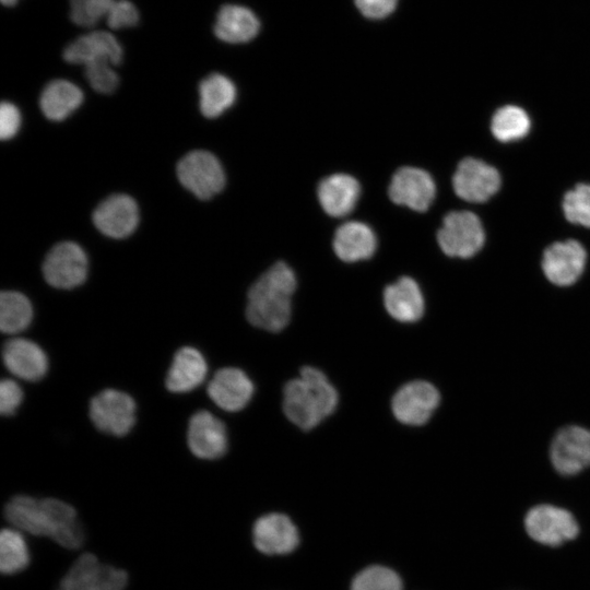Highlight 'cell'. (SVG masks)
Returning <instances> with one entry per match:
<instances>
[{
	"instance_id": "1",
	"label": "cell",
	"mask_w": 590,
	"mask_h": 590,
	"mask_svg": "<svg viewBox=\"0 0 590 590\" xmlns=\"http://www.w3.org/2000/svg\"><path fill=\"white\" fill-rule=\"evenodd\" d=\"M295 288L294 271L285 262L274 263L248 291V321L270 332L283 330L291 319V297Z\"/></svg>"
},
{
	"instance_id": "2",
	"label": "cell",
	"mask_w": 590,
	"mask_h": 590,
	"mask_svg": "<svg viewBox=\"0 0 590 590\" xmlns=\"http://www.w3.org/2000/svg\"><path fill=\"white\" fill-rule=\"evenodd\" d=\"M339 401L335 388L322 371L305 366L283 390V411L302 429H311L332 414Z\"/></svg>"
},
{
	"instance_id": "3",
	"label": "cell",
	"mask_w": 590,
	"mask_h": 590,
	"mask_svg": "<svg viewBox=\"0 0 590 590\" xmlns=\"http://www.w3.org/2000/svg\"><path fill=\"white\" fill-rule=\"evenodd\" d=\"M437 240L447 256L471 258L483 247L485 232L481 220L474 213L453 211L444 217Z\"/></svg>"
},
{
	"instance_id": "4",
	"label": "cell",
	"mask_w": 590,
	"mask_h": 590,
	"mask_svg": "<svg viewBox=\"0 0 590 590\" xmlns=\"http://www.w3.org/2000/svg\"><path fill=\"white\" fill-rule=\"evenodd\" d=\"M180 184L201 200L217 194L225 186V173L215 155L197 150L187 153L177 164Z\"/></svg>"
},
{
	"instance_id": "5",
	"label": "cell",
	"mask_w": 590,
	"mask_h": 590,
	"mask_svg": "<svg viewBox=\"0 0 590 590\" xmlns=\"http://www.w3.org/2000/svg\"><path fill=\"white\" fill-rule=\"evenodd\" d=\"M87 271V256L73 241H62L54 246L43 263L46 282L60 290H71L83 284Z\"/></svg>"
},
{
	"instance_id": "6",
	"label": "cell",
	"mask_w": 590,
	"mask_h": 590,
	"mask_svg": "<svg viewBox=\"0 0 590 590\" xmlns=\"http://www.w3.org/2000/svg\"><path fill=\"white\" fill-rule=\"evenodd\" d=\"M524 527L531 539L550 546L570 541L579 532L577 520L568 510L547 504L531 508Z\"/></svg>"
},
{
	"instance_id": "7",
	"label": "cell",
	"mask_w": 590,
	"mask_h": 590,
	"mask_svg": "<svg viewBox=\"0 0 590 590\" xmlns=\"http://www.w3.org/2000/svg\"><path fill=\"white\" fill-rule=\"evenodd\" d=\"M90 417L101 432L123 436L134 425L135 403L122 391L106 389L91 400Z\"/></svg>"
},
{
	"instance_id": "8",
	"label": "cell",
	"mask_w": 590,
	"mask_h": 590,
	"mask_svg": "<svg viewBox=\"0 0 590 590\" xmlns=\"http://www.w3.org/2000/svg\"><path fill=\"white\" fill-rule=\"evenodd\" d=\"M550 457L563 475H575L590 467V429L579 425L560 428L552 439Z\"/></svg>"
},
{
	"instance_id": "9",
	"label": "cell",
	"mask_w": 590,
	"mask_h": 590,
	"mask_svg": "<svg viewBox=\"0 0 590 590\" xmlns=\"http://www.w3.org/2000/svg\"><path fill=\"white\" fill-rule=\"evenodd\" d=\"M439 401L440 396L435 386L425 380H414L394 393L391 409L399 422L420 426L430 418Z\"/></svg>"
},
{
	"instance_id": "10",
	"label": "cell",
	"mask_w": 590,
	"mask_h": 590,
	"mask_svg": "<svg viewBox=\"0 0 590 590\" xmlns=\"http://www.w3.org/2000/svg\"><path fill=\"white\" fill-rule=\"evenodd\" d=\"M452 186L460 199L480 203L498 191L500 175L495 167L484 161L467 157L458 164L452 177Z\"/></svg>"
},
{
	"instance_id": "11",
	"label": "cell",
	"mask_w": 590,
	"mask_h": 590,
	"mask_svg": "<svg viewBox=\"0 0 590 590\" xmlns=\"http://www.w3.org/2000/svg\"><path fill=\"white\" fill-rule=\"evenodd\" d=\"M587 252L577 240L567 239L548 246L542 258L545 278L557 286H569L577 282L585 271Z\"/></svg>"
},
{
	"instance_id": "12",
	"label": "cell",
	"mask_w": 590,
	"mask_h": 590,
	"mask_svg": "<svg viewBox=\"0 0 590 590\" xmlns=\"http://www.w3.org/2000/svg\"><path fill=\"white\" fill-rule=\"evenodd\" d=\"M388 192L392 202L423 212L435 199L436 185L427 172L406 166L394 173Z\"/></svg>"
},
{
	"instance_id": "13",
	"label": "cell",
	"mask_w": 590,
	"mask_h": 590,
	"mask_svg": "<svg viewBox=\"0 0 590 590\" xmlns=\"http://www.w3.org/2000/svg\"><path fill=\"white\" fill-rule=\"evenodd\" d=\"M96 228L110 238L131 235L139 223V209L127 194H113L103 200L93 212Z\"/></svg>"
},
{
	"instance_id": "14",
	"label": "cell",
	"mask_w": 590,
	"mask_h": 590,
	"mask_svg": "<svg viewBox=\"0 0 590 590\" xmlns=\"http://www.w3.org/2000/svg\"><path fill=\"white\" fill-rule=\"evenodd\" d=\"M187 442L200 459H217L227 450V432L222 421L208 411L194 413L188 424Z\"/></svg>"
},
{
	"instance_id": "15",
	"label": "cell",
	"mask_w": 590,
	"mask_h": 590,
	"mask_svg": "<svg viewBox=\"0 0 590 590\" xmlns=\"http://www.w3.org/2000/svg\"><path fill=\"white\" fill-rule=\"evenodd\" d=\"M122 54V47L113 34L95 31L70 43L63 50V59L84 67L95 62L116 66L121 62Z\"/></svg>"
},
{
	"instance_id": "16",
	"label": "cell",
	"mask_w": 590,
	"mask_h": 590,
	"mask_svg": "<svg viewBox=\"0 0 590 590\" xmlns=\"http://www.w3.org/2000/svg\"><path fill=\"white\" fill-rule=\"evenodd\" d=\"M206 391L217 406L228 412H237L249 403L255 388L243 370L226 367L214 374Z\"/></svg>"
},
{
	"instance_id": "17",
	"label": "cell",
	"mask_w": 590,
	"mask_h": 590,
	"mask_svg": "<svg viewBox=\"0 0 590 590\" xmlns=\"http://www.w3.org/2000/svg\"><path fill=\"white\" fill-rule=\"evenodd\" d=\"M256 547L269 555L287 554L298 544V532L292 520L282 514H268L253 524Z\"/></svg>"
},
{
	"instance_id": "18",
	"label": "cell",
	"mask_w": 590,
	"mask_h": 590,
	"mask_svg": "<svg viewBox=\"0 0 590 590\" xmlns=\"http://www.w3.org/2000/svg\"><path fill=\"white\" fill-rule=\"evenodd\" d=\"M2 359L11 374L28 381L40 380L48 369V359L43 349L23 338H12L4 343Z\"/></svg>"
},
{
	"instance_id": "19",
	"label": "cell",
	"mask_w": 590,
	"mask_h": 590,
	"mask_svg": "<svg viewBox=\"0 0 590 590\" xmlns=\"http://www.w3.org/2000/svg\"><path fill=\"white\" fill-rule=\"evenodd\" d=\"M4 517L12 528L35 536L49 538V516L44 499L16 495L4 506Z\"/></svg>"
},
{
	"instance_id": "20",
	"label": "cell",
	"mask_w": 590,
	"mask_h": 590,
	"mask_svg": "<svg viewBox=\"0 0 590 590\" xmlns=\"http://www.w3.org/2000/svg\"><path fill=\"white\" fill-rule=\"evenodd\" d=\"M388 314L400 322H414L424 314V297L418 284L409 276L400 278L384 292Z\"/></svg>"
},
{
	"instance_id": "21",
	"label": "cell",
	"mask_w": 590,
	"mask_h": 590,
	"mask_svg": "<svg viewBox=\"0 0 590 590\" xmlns=\"http://www.w3.org/2000/svg\"><path fill=\"white\" fill-rule=\"evenodd\" d=\"M208 365L197 349L184 346L177 351L166 376V387L174 393L198 388L205 379Z\"/></svg>"
},
{
	"instance_id": "22",
	"label": "cell",
	"mask_w": 590,
	"mask_h": 590,
	"mask_svg": "<svg viewBox=\"0 0 590 590\" xmlns=\"http://www.w3.org/2000/svg\"><path fill=\"white\" fill-rule=\"evenodd\" d=\"M358 181L347 174H333L318 186V199L324 212L334 217L349 214L359 197Z\"/></svg>"
},
{
	"instance_id": "23",
	"label": "cell",
	"mask_w": 590,
	"mask_h": 590,
	"mask_svg": "<svg viewBox=\"0 0 590 590\" xmlns=\"http://www.w3.org/2000/svg\"><path fill=\"white\" fill-rule=\"evenodd\" d=\"M376 245L374 232L362 222L344 223L337 229L333 238L334 252L345 262L370 258L376 250Z\"/></svg>"
},
{
	"instance_id": "24",
	"label": "cell",
	"mask_w": 590,
	"mask_h": 590,
	"mask_svg": "<svg viewBox=\"0 0 590 590\" xmlns=\"http://www.w3.org/2000/svg\"><path fill=\"white\" fill-rule=\"evenodd\" d=\"M260 23L249 9L226 4L221 8L214 24V33L223 42L239 44L252 39L259 32Z\"/></svg>"
},
{
	"instance_id": "25",
	"label": "cell",
	"mask_w": 590,
	"mask_h": 590,
	"mask_svg": "<svg viewBox=\"0 0 590 590\" xmlns=\"http://www.w3.org/2000/svg\"><path fill=\"white\" fill-rule=\"evenodd\" d=\"M50 517V539L68 550H76L84 542V530L75 509L57 498H45Z\"/></svg>"
},
{
	"instance_id": "26",
	"label": "cell",
	"mask_w": 590,
	"mask_h": 590,
	"mask_svg": "<svg viewBox=\"0 0 590 590\" xmlns=\"http://www.w3.org/2000/svg\"><path fill=\"white\" fill-rule=\"evenodd\" d=\"M83 102V92L67 80H54L43 90L39 106L46 118L61 121L70 116Z\"/></svg>"
},
{
	"instance_id": "27",
	"label": "cell",
	"mask_w": 590,
	"mask_h": 590,
	"mask_svg": "<svg viewBox=\"0 0 590 590\" xmlns=\"http://www.w3.org/2000/svg\"><path fill=\"white\" fill-rule=\"evenodd\" d=\"M199 96V106L203 116L215 118L234 104L236 87L227 76L212 73L200 82Z\"/></svg>"
},
{
	"instance_id": "28",
	"label": "cell",
	"mask_w": 590,
	"mask_h": 590,
	"mask_svg": "<svg viewBox=\"0 0 590 590\" xmlns=\"http://www.w3.org/2000/svg\"><path fill=\"white\" fill-rule=\"evenodd\" d=\"M33 319V307L28 298L20 292L4 291L0 295V329L3 333L15 334L24 331Z\"/></svg>"
},
{
	"instance_id": "29",
	"label": "cell",
	"mask_w": 590,
	"mask_h": 590,
	"mask_svg": "<svg viewBox=\"0 0 590 590\" xmlns=\"http://www.w3.org/2000/svg\"><path fill=\"white\" fill-rule=\"evenodd\" d=\"M31 553L24 533L9 527L0 534V570L3 575L23 571L30 564Z\"/></svg>"
},
{
	"instance_id": "30",
	"label": "cell",
	"mask_w": 590,
	"mask_h": 590,
	"mask_svg": "<svg viewBox=\"0 0 590 590\" xmlns=\"http://www.w3.org/2000/svg\"><path fill=\"white\" fill-rule=\"evenodd\" d=\"M103 566L94 554H82L61 578L57 590H99Z\"/></svg>"
},
{
	"instance_id": "31",
	"label": "cell",
	"mask_w": 590,
	"mask_h": 590,
	"mask_svg": "<svg viewBox=\"0 0 590 590\" xmlns=\"http://www.w3.org/2000/svg\"><path fill=\"white\" fill-rule=\"evenodd\" d=\"M531 128L530 117L522 108L506 105L492 117L491 130L500 142H512L524 138Z\"/></svg>"
},
{
	"instance_id": "32",
	"label": "cell",
	"mask_w": 590,
	"mask_h": 590,
	"mask_svg": "<svg viewBox=\"0 0 590 590\" xmlns=\"http://www.w3.org/2000/svg\"><path fill=\"white\" fill-rule=\"evenodd\" d=\"M563 212L570 223L590 227V185L579 184L567 191L563 199Z\"/></svg>"
},
{
	"instance_id": "33",
	"label": "cell",
	"mask_w": 590,
	"mask_h": 590,
	"mask_svg": "<svg viewBox=\"0 0 590 590\" xmlns=\"http://www.w3.org/2000/svg\"><path fill=\"white\" fill-rule=\"evenodd\" d=\"M351 590H402V582L393 570L370 566L354 578Z\"/></svg>"
},
{
	"instance_id": "34",
	"label": "cell",
	"mask_w": 590,
	"mask_h": 590,
	"mask_svg": "<svg viewBox=\"0 0 590 590\" xmlns=\"http://www.w3.org/2000/svg\"><path fill=\"white\" fill-rule=\"evenodd\" d=\"M114 0H70V17L80 26L96 25L107 16Z\"/></svg>"
},
{
	"instance_id": "35",
	"label": "cell",
	"mask_w": 590,
	"mask_h": 590,
	"mask_svg": "<svg viewBox=\"0 0 590 590\" xmlns=\"http://www.w3.org/2000/svg\"><path fill=\"white\" fill-rule=\"evenodd\" d=\"M113 66L109 62H95L85 66V78L93 90L110 94L117 88L119 78Z\"/></svg>"
},
{
	"instance_id": "36",
	"label": "cell",
	"mask_w": 590,
	"mask_h": 590,
	"mask_svg": "<svg viewBox=\"0 0 590 590\" xmlns=\"http://www.w3.org/2000/svg\"><path fill=\"white\" fill-rule=\"evenodd\" d=\"M106 20L113 30L132 27L139 22V11L129 0H114Z\"/></svg>"
},
{
	"instance_id": "37",
	"label": "cell",
	"mask_w": 590,
	"mask_h": 590,
	"mask_svg": "<svg viewBox=\"0 0 590 590\" xmlns=\"http://www.w3.org/2000/svg\"><path fill=\"white\" fill-rule=\"evenodd\" d=\"M23 399L21 387L11 379H3L0 384V412L2 415H12Z\"/></svg>"
},
{
	"instance_id": "38",
	"label": "cell",
	"mask_w": 590,
	"mask_h": 590,
	"mask_svg": "<svg viewBox=\"0 0 590 590\" xmlns=\"http://www.w3.org/2000/svg\"><path fill=\"white\" fill-rule=\"evenodd\" d=\"M21 126V115L16 106L2 102L0 106V137L2 140L13 138Z\"/></svg>"
},
{
	"instance_id": "39",
	"label": "cell",
	"mask_w": 590,
	"mask_h": 590,
	"mask_svg": "<svg viewBox=\"0 0 590 590\" xmlns=\"http://www.w3.org/2000/svg\"><path fill=\"white\" fill-rule=\"evenodd\" d=\"M128 574L121 568L104 564L99 590H126Z\"/></svg>"
},
{
	"instance_id": "40",
	"label": "cell",
	"mask_w": 590,
	"mask_h": 590,
	"mask_svg": "<svg viewBox=\"0 0 590 590\" xmlns=\"http://www.w3.org/2000/svg\"><path fill=\"white\" fill-rule=\"evenodd\" d=\"M355 3L365 16L382 19L394 10L397 0H355Z\"/></svg>"
},
{
	"instance_id": "41",
	"label": "cell",
	"mask_w": 590,
	"mask_h": 590,
	"mask_svg": "<svg viewBox=\"0 0 590 590\" xmlns=\"http://www.w3.org/2000/svg\"><path fill=\"white\" fill-rule=\"evenodd\" d=\"M19 0H1L2 4L5 7H12L17 3Z\"/></svg>"
}]
</instances>
